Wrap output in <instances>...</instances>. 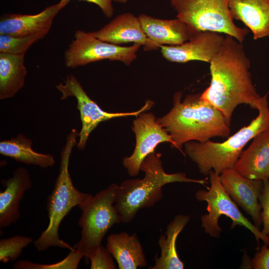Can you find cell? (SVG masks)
I'll return each mask as SVG.
<instances>
[{
  "label": "cell",
  "mask_w": 269,
  "mask_h": 269,
  "mask_svg": "<svg viewBox=\"0 0 269 269\" xmlns=\"http://www.w3.org/2000/svg\"><path fill=\"white\" fill-rule=\"evenodd\" d=\"M250 61L242 43L226 35L218 54L210 63V86L201 98L220 111L231 124L235 108L242 104L254 109L261 96L254 87L249 71Z\"/></svg>",
  "instance_id": "1"
},
{
  "label": "cell",
  "mask_w": 269,
  "mask_h": 269,
  "mask_svg": "<svg viewBox=\"0 0 269 269\" xmlns=\"http://www.w3.org/2000/svg\"><path fill=\"white\" fill-rule=\"evenodd\" d=\"M181 97V92L176 93L172 108L157 119L171 136V147L184 154L182 146L188 141L205 142L212 137L229 135L230 123L220 111L201 99L200 93L188 95L183 101Z\"/></svg>",
  "instance_id": "2"
},
{
  "label": "cell",
  "mask_w": 269,
  "mask_h": 269,
  "mask_svg": "<svg viewBox=\"0 0 269 269\" xmlns=\"http://www.w3.org/2000/svg\"><path fill=\"white\" fill-rule=\"evenodd\" d=\"M140 170L142 178L129 179L119 185L115 206L121 216L122 222L129 223L138 212L153 207L163 196V187L174 182H187L204 185L205 179L187 177L183 172L166 173L162 166L161 154L153 152L142 161Z\"/></svg>",
  "instance_id": "3"
},
{
  "label": "cell",
  "mask_w": 269,
  "mask_h": 269,
  "mask_svg": "<svg viewBox=\"0 0 269 269\" xmlns=\"http://www.w3.org/2000/svg\"><path fill=\"white\" fill-rule=\"evenodd\" d=\"M256 109L259 111L258 116L222 142L208 140L190 141L184 144V154L196 164L201 173L208 175L213 170L220 174L225 169L233 168L247 143L269 129L268 94L261 97Z\"/></svg>",
  "instance_id": "4"
},
{
  "label": "cell",
  "mask_w": 269,
  "mask_h": 269,
  "mask_svg": "<svg viewBox=\"0 0 269 269\" xmlns=\"http://www.w3.org/2000/svg\"><path fill=\"white\" fill-rule=\"evenodd\" d=\"M79 133L73 129L67 135L65 145L61 152L59 174L51 193L47 201L49 223L47 227L34 241V245L39 251H44L51 247L73 249L60 239L59 228L64 218L75 206H79L93 195L82 192L73 185L69 172L70 155L76 144Z\"/></svg>",
  "instance_id": "5"
},
{
  "label": "cell",
  "mask_w": 269,
  "mask_h": 269,
  "mask_svg": "<svg viewBox=\"0 0 269 269\" xmlns=\"http://www.w3.org/2000/svg\"><path fill=\"white\" fill-rule=\"evenodd\" d=\"M118 186L116 183L110 184L79 206L82 211L78 221L81 228V238L74 248L87 260L102 245L107 232L114 225L122 222L115 206Z\"/></svg>",
  "instance_id": "6"
},
{
  "label": "cell",
  "mask_w": 269,
  "mask_h": 269,
  "mask_svg": "<svg viewBox=\"0 0 269 269\" xmlns=\"http://www.w3.org/2000/svg\"><path fill=\"white\" fill-rule=\"evenodd\" d=\"M176 17L194 30L212 31L230 35L240 43L249 31L234 22L228 0H170Z\"/></svg>",
  "instance_id": "7"
},
{
  "label": "cell",
  "mask_w": 269,
  "mask_h": 269,
  "mask_svg": "<svg viewBox=\"0 0 269 269\" xmlns=\"http://www.w3.org/2000/svg\"><path fill=\"white\" fill-rule=\"evenodd\" d=\"M209 176L210 187L207 190H198L195 194L197 200L205 201L207 204L208 213L201 217L202 227L205 232L211 237L219 238L222 231L219 225V219L221 216L225 215L231 219V228L236 226H243L253 234L258 244L261 240L269 246V238L243 215L237 204L225 191L221 183L219 174L211 170Z\"/></svg>",
  "instance_id": "8"
},
{
  "label": "cell",
  "mask_w": 269,
  "mask_h": 269,
  "mask_svg": "<svg viewBox=\"0 0 269 269\" xmlns=\"http://www.w3.org/2000/svg\"><path fill=\"white\" fill-rule=\"evenodd\" d=\"M141 46L134 43L122 46L99 39L91 32L77 30L64 53V62L66 66L71 68L102 60L119 61L129 66L136 58Z\"/></svg>",
  "instance_id": "9"
},
{
  "label": "cell",
  "mask_w": 269,
  "mask_h": 269,
  "mask_svg": "<svg viewBox=\"0 0 269 269\" xmlns=\"http://www.w3.org/2000/svg\"><path fill=\"white\" fill-rule=\"evenodd\" d=\"M56 88L61 93L62 100L73 97L77 100V107L80 113L82 123V128L79 133V139L77 144L80 150L84 148L90 134L101 122L116 118L137 117L141 113L150 109L154 105L153 101L147 100L145 104L136 111L124 113L105 112L88 96L79 81L72 74L67 75L64 82L59 83L56 86Z\"/></svg>",
  "instance_id": "10"
},
{
  "label": "cell",
  "mask_w": 269,
  "mask_h": 269,
  "mask_svg": "<svg viewBox=\"0 0 269 269\" xmlns=\"http://www.w3.org/2000/svg\"><path fill=\"white\" fill-rule=\"evenodd\" d=\"M133 130L135 134L136 143L133 153L126 157L123 164L131 176L138 174L144 159L159 143L173 141L171 136L165 130L152 113L143 112L133 121Z\"/></svg>",
  "instance_id": "11"
},
{
  "label": "cell",
  "mask_w": 269,
  "mask_h": 269,
  "mask_svg": "<svg viewBox=\"0 0 269 269\" xmlns=\"http://www.w3.org/2000/svg\"><path fill=\"white\" fill-rule=\"evenodd\" d=\"M225 39L222 33L201 31L182 44L160 45L159 48L162 56L171 62L199 60L210 63L221 49Z\"/></svg>",
  "instance_id": "12"
},
{
  "label": "cell",
  "mask_w": 269,
  "mask_h": 269,
  "mask_svg": "<svg viewBox=\"0 0 269 269\" xmlns=\"http://www.w3.org/2000/svg\"><path fill=\"white\" fill-rule=\"evenodd\" d=\"M219 176L227 194L252 217L256 226L260 227L262 223L259 198L263 189L264 181L245 178L234 168L224 170Z\"/></svg>",
  "instance_id": "13"
},
{
  "label": "cell",
  "mask_w": 269,
  "mask_h": 269,
  "mask_svg": "<svg viewBox=\"0 0 269 269\" xmlns=\"http://www.w3.org/2000/svg\"><path fill=\"white\" fill-rule=\"evenodd\" d=\"M70 0H60L34 14L6 13L0 19V34L25 36L47 34L53 20Z\"/></svg>",
  "instance_id": "14"
},
{
  "label": "cell",
  "mask_w": 269,
  "mask_h": 269,
  "mask_svg": "<svg viewBox=\"0 0 269 269\" xmlns=\"http://www.w3.org/2000/svg\"><path fill=\"white\" fill-rule=\"evenodd\" d=\"M91 33L99 39L114 44L133 42L143 45L145 50L159 48L147 38L138 17L131 13L118 15L102 28Z\"/></svg>",
  "instance_id": "15"
},
{
  "label": "cell",
  "mask_w": 269,
  "mask_h": 269,
  "mask_svg": "<svg viewBox=\"0 0 269 269\" xmlns=\"http://www.w3.org/2000/svg\"><path fill=\"white\" fill-rule=\"evenodd\" d=\"M138 18L147 38L159 48L160 45L182 44L198 32L177 18L162 19L145 14H140Z\"/></svg>",
  "instance_id": "16"
},
{
  "label": "cell",
  "mask_w": 269,
  "mask_h": 269,
  "mask_svg": "<svg viewBox=\"0 0 269 269\" xmlns=\"http://www.w3.org/2000/svg\"><path fill=\"white\" fill-rule=\"evenodd\" d=\"M1 183L5 189L0 192V228H4L19 219L20 202L25 192L31 188L32 182L27 170L20 167L11 177Z\"/></svg>",
  "instance_id": "17"
},
{
  "label": "cell",
  "mask_w": 269,
  "mask_h": 269,
  "mask_svg": "<svg viewBox=\"0 0 269 269\" xmlns=\"http://www.w3.org/2000/svg\"><path fill=\"white\" fill-rule=\"evenodd\" d=\"M253 139L233 168L245 178L264 181L269 178V129Z\"/></svg>",
  "instance_id": "18"
},
{
  "label": "cell",
  "mask_w": 269,
  "mask_h": 269,
  "mask_svg": "<svg viewBox=\"0 0 269 269\" xmlns=\"http://www.w3.org/2000/svg\"><path fill=\"white\" fill-rule=\"evenodd\" d=\"M233 19L241 21L254 39L269 37V0H228Z\"/></svg>",
  "instance_id": "19"
},
{
  "label": "cell",
  "mask_w": 269,
  "mask_h": 269,
  "mask_svg": "<svg viewBox=\"0 0 269 269\" xmlns=\"http://www.w3.org/2000/svg\"><path fill=\"white\" fill-rule=\"evenodd\" d=\"M106 248L116 260L119 269H136L147 266L143 248L136 234L126 232L109 235Z\"/></svg>",
  "instance_id": "20"
},
{
  "label": "cell",
  "mask_w": 269,
  "mask_h": 269,
  "mask_svg": "<svg viewBox=\"0 0 269 269\" xmlns=\"http://www.w3.org/2000/svg\"><path fill=\"white\" fill-rule=\"evenodd\" d=\"M190 220L185 214L176 215L167 226L164 234L158 241L160 254L155 259V264L150 269H183L184 263L179 257L176 246L177 238Z\"/></svg>",
  "instance_id": "21"
},
{
  "label": "cell",
  "mask_w": 269,
  "mask_h": 269,
  "mask_svg": "<svg viewBox=\"0 0 269 269\" xmlns=\"http://www.w3.org/2000/svg\"><path fill=\"white\" fill-rule=\"evenodd\" d=\"M25 54L0 53V99L14 96L24 86L27 70Z\"/></svg>",
  "instance_id": "22"
},
{
  "label": "cell",
  "mask_w": 269,
  "mask_h": 269,
  "mask_svg": "<svg viewBox=\"0 0 269 269\" xmlns=\"http://www.w3.org/2000/svg\"><path fill=\"white\" fill-rule=\"evenodd\" d=\"M32 141L22 134L0 142V153L13 159L42 168L52 166L55 162L54 157L49 154L37 152L31 148Z\"/></svg>",
  "instance_id": "23"
},
{
  "label": "cell",
  "mask_w": 269,
  "mask_h": 269,
  "mask_svg": "<svg viewBox=\"0 0 269 269\" xmlns=\"http://www.w3.org/2000/svg\"><path fill=\"white\" fill-rule=\"evenodd\" d=\"M47 34L40 33L29 36H19L0 34V53L12 54H25L34 43Z\"/></svg>",
  "instance_id": "24"
},
{
  "label": "cell",
  "mask_w": 269,
  "mask_h": 269,
  "mask_svg": "<svg viewBox=\"0 0 269 269\" xmlns=\"http://www.w3.org/2000/svg\"><path fill=\"white\" fill-rule=\"evenodd\" d=\"M32 242L31 237L16 235L0 240V261L3 263L19 258L24 248Z\"/></svg>",
  "instance_id": "25"
},
{
  "label": "cell",
  "mask_w": 269,
  "mask_h": 269,
  "mask_svg": "<svg viewBox=\"0 0 269 269\" xmlns=\"http://www.w3.org/2000/svg\"><path fill=\"white\" fill-rule=\"evenodd\" d=\"M84 256L74 247L67 257L58 263L53 264H40L25 260L17 261L14 265L16 269H51L78 268L79 264Z\"/></svg>",
  "instance_id": "26"
},
{
  "label": "cell",
  "mask_w": 269,
  "mask_h": 269,
  "mask_svg": "<svg viewBox=\"0 0 269 269\" xmlns=\"http://www.w3.org/2000/svg\"><path fill=\"white\" fill-rule=\"evenodd\" d=\"M113 256L106 247L100 246L88 257L91 269H116Z\"/></svg>",
  "instance_id": "27"
},
{
  "label": "cell",
  "mask_w": 269,
  "mask_h": 269,
  "mask_svg": "<svg viewBox=\"0 0 269 269\" xmlns=\"http://www.w3.org/2000/svg\"><path fill=\"white\" fill-rule=\"evenodd\" d=\"M264 187L259 198L261 216L263 229L261 232L269 238V181L264 180Z\"/></svg>",
  "instance_id": "28"
},
{
  "label": "cell",
  "mask_w": 269,
  "mask_h": 269,
  "mask_svg": "<svg viewBox=\"0 0 269 269\" xmlns=\"http://www.w3.org/2000/svg\"><path fill=\"white\" fill-rule=\"evenodd\" d=\"M264 244L255 255L251 262V268L269 269V248Z\"/></svg>",
  "instance_id": "29"
},
{
  "label": "cell",
  "mask_w": 269,
  "mask_h": 269,
  "mask_svg": "<svg viewBox=\"0 0 269 269\" xmlns=\"http://www.w3.org/2000/svg\"><path fill=\"white\" fill-rule=\"evenodd\" d=\"M84 0L89 2L95 3L98 5L102 10V12L108 18L111 17L114 13V8L112 2L125 3L128 0Z\"/></svg>",
  "instance_id": "30"
},
{
  "label": "cell",
  "mask_w": 269,
  "mask_h": 269,
  "mask_svg": "<svg viewBox=\"0 0 269 269\" xmlns=\"http://www.w3.org/2000/svg\"><path fill=\"white\" fill-rule=\"evenodd\" d=\"M269 181V178L268 179Z\"/></svg>",
  "instance_id": "31"
}]
</instances>
